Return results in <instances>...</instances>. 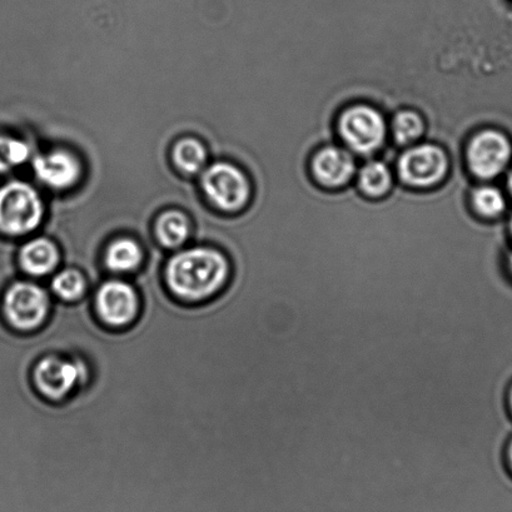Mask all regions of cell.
I'll return each instance as SVG.
<instances>
[{"instance_id":"6da1fadb","label":"cell","mask_w":512,"mask_h":512,"mask_svg":"<svg viewBox=\"0 0 512 512\" xmlns=\"http://www.w3.org/2000/svg\"><path fill=\"white\" fill-rule=\"evenodd\" d=\"M230 261L210 248H192L173 256L166 266V283L172 295L183 302L208 300L228 285Z\"/></svg>"},{"instance_id":"7a4b0ae2","label":"cell","mask_w":512,"mask_h":512,"mask_svg":"<svg viewBox=\"0 0 512 512\" xmlns=\"http://www.w3.org/2000/svg\"><path fill=\"white\" fill-rule=\"evenodd\" d=\"M43 203L38 192L24 182L0 187V233L11 237L26 236L41 225Z\"/></svg>"},{"instance_id":"3957f363","label":"cell","mask_w":512,"mask_h":512,"mask_svg":"<svg viewBox=\"0 0 512 512\" xmlns=\"http://www.w3.org/2000/svg\"><path fill=\"white\" fill-rule=\"evenodd\" d=\"M2 312L14 330L32 332L46 322L51 300L44 288L28 281L13 282L4 292Z\"/></svg>"},{"instance_id":"277c9868","label":"cell","mask_w":512,"mask_h":512,"mask_svg":"<svg viewBox=\"0 0 512 512\" xmlns=\"http://www.w3.org/2000/svg\"><path fill=\"white\" fill-rule=\"evenodd\" d=\"M87 377L88 369L84 362L57 355L44 356L33 370L37 390L54 402L66 399Z\"/></svg>"},{"instance_id":"5b68a950","label":"cell","mask_w":512,"mask_h":512,"mask_svg":"<svg viewBox=\"0 0 512 512\" xmlns=\"http://www.w3.org/2000/svg\"><path fill=\"white\" fill-rule=\"evenodd\" d=\"M202 187L213 205L226 212L242 210L251 196L245 173L227 162L212 164L203 173Z\"/></svg>"},{"instance_id":"8992f818","label":"cell","mask_w":512,"mask_h":512,"mask_svg":"<svg viewBox=\"0 0 512 512\" xmlns=\"http://www.w3.org/2000/svg\"><path fill=\"white\" fill-rule=\"evenodd\" d=\"M512 158V144L505 133L485 129L471 139L467 148V161L471 172L482 180L501 175Z\"/></svg>"},{"instance_id":"52a82bcc","label":"cell","mask_w":512,"mask_h":512,"mask_svg":"<svg viewBox=\"0 0 512 512\" xmlns=\"http://www.w3.org/2000/svg\"><path fill=\"white\" fill-rule=\"evenodd\" d=\"M340 133L347 146L355 152L371 153L384 143L385 121L376 109L355 106L342 114Z\"/></svg>"},{"instance_id":"ba28073f","label":"cell","mask_w":512,"mask_h":512,"mask_svg":"<svg viewBox=\"0 0 512 512\" xmlns=\"http://www.w3.org/2000/svg\"><path fill=\"white\" fill-rule=\"evenodd\" d=\"M94 306L104 325L121 328L136 320L141 302L137 291L128 282L111 280L99 286Z\"/></svg>"},{"instance_id":"9c48e42d","label":"cell","mask_w":512,"mask_h":512,"mask_svg":"<svg viewBox=\"0 0 512 512\" xmlns=\"http://www.w3.org/2000/svg\"><path fill=\"white\" fill-rule=\"evenodd\" d=\"M449 161L440 147L421 144L402 154L399 173L402 180L416 187H429L445 177Z\"/></svg>"},{"instance_id":"30bf717a","label":"cell","mask_w":512,"mask_h":512,"mask_svg":"<svg viewBox=\"0 0 512 512\" xmlns=\"http://www.w3.org/2000/svg\"><path fill=\"white\" fill-rule=\"evenodd\" d=\"M33 167L39 180L57 190L76 185L82 173L78 158L67 151L39 154L34 158Z\"/></svg>"},{"instance_id":"8fae6325","label":"cell","mask_w":512,"mask_h":512,"mask_svg":"<svg viewBox=\"0 0 512 512\" xmlns=\"http://www.w3.org/2000/svg\"><path fill=\"white\" fill-rule=\"evenodd\" d=\"M313 175L327 187H340L351 180L355 161L349 152L337 147L321 149L313 158Z\"/></svg>"},{"instance_id":"7c38bea8","label":"cell","mask_w":512,"mask_h":512,"mask_svg":"<svg viewBox=\"0 0 512 512\" xmlns=\"http://www.w3.org/2000/svg\"><path fill=\"white\" fill-rule=\"evenodd\" d=\"M61 262V252L48 238H36L19 251V266L29 276L44 277L52 273Z\"/></svg>"},{"instance_id":"4fadbf2b","label":"cell","mask_w":512,"mask_h":512,"mask_svg":"<svg viewBox=\"0 0 512 512\" xmlns=\"http://www.w3.org/2000/svg\"><path fill=\"white\" fill-rule=\"evenodd\" d=\"M143 252L136 241L121 238L108 246L104 263L113 273H132L141 267Z\"/></svg>"},{"instance_id":"5bb4252c","label":"cell","mask_w":512,"mask_h":512,"mask_svg":"<svg viewBox=\"0 0 512 512\" xmlns=\"http://www.w3.org/2000/svg\"><path fill=\"white\" fill-rule=\"evenodd\" d=\"M190 221L178 211L164 212L158 218L156 233L159 242L166 248H177L190 237Z\"/></svg>"},{"instance_id":"9a60e30c","label":"cell","mask_w":512,"mask_h":512,"mask_svg":"<svg viewBox=\"0 0 512 512\" xmlns=\"http://www.w3.org/2000/svg\"><path fill=\"white\" fill-rule=\"evenodd\" d=\"M51 288L59 300L68 303L78 302L86 295V277L76 268H66L53 277Z\"/></svg>"},{"instance_id":"2e32d148","label":"cell","mask_w":512,"mask_h":512,"mask_svg":"<svg viewBox=\"0 0 512 512\" xmlns=\"http://www.w3.org/2000/svg\"><path fill=\"white\" fill-rule=\"evenodd\" d=\"M173 159L183 172L195 175L202 171L207 161V153L201 142L195 138H183L173 148Z\"/></svg>"},{"instance_id":"e0dca14e","label":"cell","mask_w":512,"mask_h":512,"mask_svg":"<svg viewBox=\"0 0 512 512\" xmlns=\"http://www.w3.org/2000/svg\"><path fill=\"white\" fill-rule=\"evenodd\" d=\"M360 187L369 196L385 195L391 187L390 169L381 162L367 163L360 172Z\"/></svg>"},{"instance_id":"ac0fdd59","label":"cell","mask_w":512,"mask_h":512,"mask_svg":"<svg viewBox=\"0 0 512 512\" xmlns=\"http://www.w3.org/2000/svg\"><path fill=\"white\" fill-rule=\"evenodd\" d=\"M28 144L21 139L0 134V173L11 172L29 158Z\"/></svg>"},{"instance_id":"d6986e66","label":"cell","mask_w":512,"mask_h":512,"mask_svg":"<svg viewBox=\"0 0 512 512\" xmlns=\"http://www.w3.org/2000/svg\"><path fill=\"white\" fill-rule=\"evenodd\" d=\"M472 205L482 217L496 218L504 213L506 201L497 188L484 186L477 188L472 195Z\"/></svg>"},{"instance_id":"ffe728a7","label":"cell","mask_w":512,"mask_h":512,"mask_svg":"<svg viewBox=\"0 0 512 512\" xmlns=\"http://www.w3.org/2000/svg\"><path fill=\"white\" fill-rule=\"evenodd\" d=\"M424 128V121L416 112L402 111L394 119V136L401 144L416 141L424 133Z\"/></svg>"},{"instance_id":"44dd1931","label":"cell","mask_w":512,"mask_h":512,"mask_svg":"<svg viewBox=\"0 0 512 512\" xmlns=\"http://www.w3.org/2000/svg\"><path fill=\"white\" fill-rule=\"evenodd\" d=\"M504 462L507 472H509L510 476L512 477V436L505 445Z\"/></svg>"},{"instance_id":"7402d4cb","label":"cell","mask_w":512,"mask_h":512,"mask_svg":"<svg viewBox=\"0 0 512 512\" xmlns=\"http://www.w3.org/2000/svg\"><path fill=\"white\" fill-rule=\"evenodd\" d=\"M505 401L507 412H509V415L511 416L512 419V382L509 385V387H507Z\"/></svg>"},{"instance_id":"603a6c76","label":"cell","mask_w":512,"mask_h":512,"mask_svg":"<svg viewBox=\"0 0 512 512\" xmlns=\"http://www.w3.org/2000/svg\"><path fill=\"white\" fill-rule=\"evenodd\" d=\"M507 188H509L510 195L512 196V169L509 178H507Z\"/></svg>"},{"instance_id":"cb8c5ba5","label":"cell","mask_w":512,"mask_h":512,"mask_svg":"<svg viewBox=\"0 0 512 512\" xmlns=\"http://www.w3.org/2000/svg\"><path fill=\"white\" fill-rule=\"evenodd\" d=\"M507 267H509V271L511 272L512 275V253L511 256L509 257V262H507Z\"/></svg>"},{"instance_id":"d4e9b609","label":"cell","mask_w":512,"mask_h":512,"mask_svg":"<svg viewBox=\"0 0 512 512\" xmlns=\"http://www.w3.org/2000/svg\"><path fill=\"white\" fill-rule=\"evenodd\" d=\"M510 233H511V236H512V218H511V221H510Z\"/></svg>"}]
</instances>
